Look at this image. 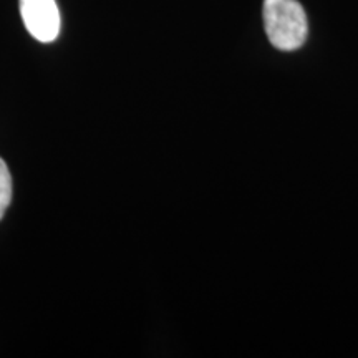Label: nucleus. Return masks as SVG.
<instances>
[{
    "label": "nucleus",
    "mask_w": 358,
    "mask_h": 358,
    "mask_svg": "<svg viewBox=\"0 0 358 358\" xmlns=\"http://www.w3.org/2000/svg\"><path fill=\"white\" fill-rule=\"evenodd\" d=\"M262 15L268 42L277 50L292 52L306 43L307 15L297 0H264Z\"/></svg>",
    "instance_id": "obj_1"
},
{
    "label": "nucleus",
    "mask_w": 358,
    "mask_h": 358,
    "mask_svg": "<svg viewBox=\"0 0 358 358\" xmlns=\"http://www.w3.org/2000/svg\"><path fill=\"white\" fill-rule=\"evenodd\" d=\"M22 20L38 42L50 43L60 34V12L55 0H20Z\"/></svg>",
    "instance_id": "obj_2"
},
{
    "label": "nucleus",
    "mask_w": 358,
    "mask_h": 358,
    "mask_svg": "<svg viewBox=\"0 0 358 358\" xmlns=\"http://www.w3.org/2000/svg\"><path fill=\"white\" fill-rule=\"evenodd\" d=\"M12 201V176L6 161L0 158V219L6 214Z\"/></svg>",
    "instance_id": "obj_3"
}]
</instances>
